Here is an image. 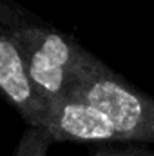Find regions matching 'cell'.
I'll list each match as a JSON object with an SVG mask.
<instances>
[{
    "mask_svg": "<svg viewBox=\"0 0 154 156\" xmlns=\"http://www.w3.org/2000/svg\"><path fill=\"white\" fill-rule=\"evenodd\" d=\"M0 27L18 45L31 83L45 105L65 98L93 58L71 35L33 16L15 0H0Z\"/></svg>",
    "mask_w": 154,
    "mask_h": 156,
    "instance_id": "obj_1",
    "label": "cell"
},
{
    "mask_svg": "<svg viewBox=\"0 0 154 156\" xmlns=\"http://www.w3.org/2000/svg\"><path fill=\"white\" fill-rule=\"evenodd\" d=\"M107 116L125 142H154V98L132 87L93 55L69 94Z\"/></svg>",
    "mask_w": 154,
    "mask_h": 156,
    "instance_id": "obj_2",
    "label": "cell"
},
{
    "mask_svg": "<svg viewBox=\"0 0 154 156\" xmlns=\"http://www.w3.org/2000/svg\"><path fill=\"white\" fill-rule=\"evenodd\" d=\"M40 129L51 142H125L109 118L73 96L47 104Z\"/></svg>",
    "mask_w": 154,
    "mask_h": 156,
    "instance_id": "obj_3",
    "label": "cell"
},
{
    "mask_svg": "<svg viewBox=\"0 0 154 156\" xmlns=\"http://www.w3.org/2000/svg\"><path fill=\"white\" fill-rule=\"evenodd\" d=\"M0 93L18 111L27 127L40 129L45 104L31 83L18 45L4 27H0Z\"/></svg>",
    "mask_w": 154,
    "mask_h": 156,
    "instance_id": "obj_4",
    "label": "cell"
},
{
    "mask_svg": "<svg viewBox=\"0 0 154 156\" xmlns=\"http://www.w3.org/2000/svg\"><path fill=\"white\" fill-rule=\"evenodd\" d=\"M51 144V138L42 129L27 127L22 133L13 156H47Z\"/></svg>",
    "mask_w": 154,
    "mask_h": 156,
    "instance_id": "obj_5",
    "label": "cell"
},
{
    "mask_svg": "<svg viewBox=\"0 0 154 156\" xmlns=\"http://www.w3.org/2000/svg\"><path fill=\"white\" fill-rule=\"evenodd\" d=\"M94 156H154V153L149 149L129 147V149H102Z\"/></svg>",
    "mask_w": 154,
    "mask_h": 156,
    "instance_id": "obj_6",
    "label": "cell"
}]
</instances>
